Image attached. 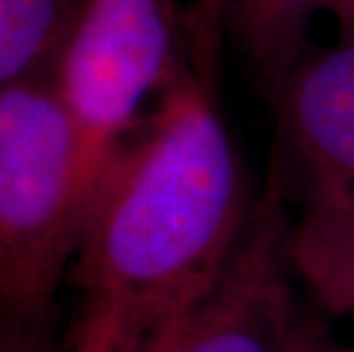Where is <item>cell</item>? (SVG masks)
Instances as JSON below:
<instances>
[{
  "label": "cell",
  "mask_w": 354,
  "mask_h": 352,
  "mask_svg": "<svg viewBox=\"0 0 354 352\" xmlns=\"http://www.w3.org/2000/svg\"><path fill=\"white\" fill-rule=\"evenodd\" d=\"M99 181L50 78L0 92V316L46 325Z\"/></svg>",
  "instance_id": "cell-2"
},
{
  "label": "cell",
  "mask_w": 354,
  "mask_h": 352,
  "mask_svg": "<svg viewBox=\"0 0 354 352\" xmlns=\"http://www.w3.org/2000/svg\"><path fill=\"white\" fill-rule=\"evenodd\" d=\"M322 10L334 19L338 39H354V0H325Z\"/></svg>",
  "instance_id": "cell-11"
},
{
  "label": "cell",
  "mask_w": 354,
  "mask_h": 352,
  "mask_svg": "<svg viewBox=\"0 0 354 352\" xmlns=\"http://www.w3.org/2000/svg\"><path fill=\"white\" fill-rule=\"evenodd\" d=\"M277 106L306 206L354 199V39L304 57Z\"/></svg>",
  "instance_id": "cell-5"
},
{
  "label": "cell",
  "mask_w": 354,
  "mask_h": 352,
  "mask_svg": "<svg viewBox=\"0 0 354 352\" xmlns=\"http://www.w3.org/2000/svg\"><path fill=\"white\" fill-rule=\"evenodd\" d=\"M138 341L122 306L105 297H89L66 352H135Z\"/></svg>",
  "instance_id": "cell-9"
},
{
  "label": "cell",
  "mask_w": 354,
  "mask_h": 352,
  "mask_svg": "<svg viewBox=\"0 0 354 352\" xmlns=\"http://www.w3.org/2000/svg\"><path fill=\"white\" fill-rule=\"evenodd\" d=\"M210 76L185 64L117 149L73 263L87 295L122 306L138 339L213 286L252 222Z\"/></svg>",
  "instance_id": "cell-1"
},
{
  "label": "cell",
  "mask_w": 354,
  "mask_h": 352,
  "mask_svg": "<svg viewBox=\"0 0 354 352\" xmlns=\"http://www.w3.org/2000/svg\"><path fill=\"white\" fill-rule=\"evenodd\" d=\"M325 0H224V19L236 35L256 85L277 103L304 59L308 28Z\"/></svg>",
  "instance_id": "cell-6"
},
{
  "label": "cell",
  "mask_w": 354,
  "mask_h": 352,
  "mask_svg": "<svg viewBox=\"0 0 354 352\" xmlns=\"http://www.w3.org/2000/svg\"><path fill=\"white\" fill-rule=\"evenodd\" d=\"M288 254L325 309L354 316V199L304 206L288 234Z\"/></svg>",
  "instance_id": "cell-7"
},
{
  "label": "cell",
  "mask_w": 354,
  "mask_h": 352,
  "mask_svg": "<svg viewBox=\"0 0 354 352\" xmlns=\"http://www.w3.org/2000/svg\"><path fill=\"white\" fill-rule=\"evenodd\" d=\"M288 234L268 197L217 281L147 332L135 352H302L318 327L292 288Z\"/></svg>",
  "instance_id": "cell-4"
},
{
  "label": "cell",
  "mask_w": 354,
  "mask_h": 352,
  "mask_svg": "<svg viewBox=\"0 0 354 352\" xmlns=\"http://www.w3.org/2000/svg\"><path fill=\"white\" fill-rule=\"evenodd\" d=\"M82 0H0V92L53 78Z\"/></svg>",
  "instance_id": "cell-8"
},
{
  "label": "cell",
  "mask_w": 354,
  "mask_h": 352,
  "mask_svg": "<svg viewBox=\"0 0 354 352\" xmlns=\"http://www.w3.org/2000/svg\"><path fill=\"white\" fill-rule=\"evenodd\" d=\"M183 35L176 0H82L50 80L101 176L187 64Z\"/></svg>",
  "instance_id": "cell-3"
},
{
  "label": "cell",
  "mask_w": 354,
  "mask_h": 352,
  "mask_svg": "<svg viewBox=\"0 0 354 352\" xmlns=\"http://www.w3.org/2000/svg\"><path fill=\"white\" fill-rule=\"evenodd\" d=\"M302 352H354L352 348H338L334 346V343H329L325 336H322V332H315L313 339L306 343V348Z\"/></svg>",
  "instance_id": "cell-12"
},
{
  "label": "cell",
  "mask_w": 354,
  "mask_h": 352,
  "mask_svg": "<svg viewBox=\"0 0 354 352\" xmlns=\"http://www.w3.org/2000/svg\"><path fill=\"white\" fill-rule=\"evenodd\" d=\"M0 352H53L46 325H24L0 316Z\"/></svg>",
  "instance_id": "cell-10"
}]
</instances>
